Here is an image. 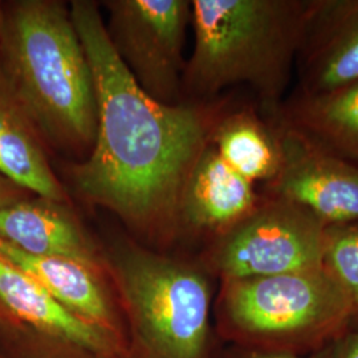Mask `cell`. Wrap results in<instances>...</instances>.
Instances as JSON below:
<instances>
[{
    "label": "cell",
    "mask_w": 358,
    "mask_h": 358,
    "mask_svg": "<svg viewBox=\"0 0 358 358\" xmlns=\"http://www.w3.org/2000/svg\"><path fill=\"white\" fill-rule=\"evenodd\" d=\"M69 11L90 59L99 106L92 154L72 171L77 190L133 224L174 217L213 124L195 106L159 103L143 92L93 1L75 0Z\"/></svg>",
    "instance_id": "6da1fadb"
},
{
    "label": "cell",
    "mask_w": 358,
    "mask_h": 358,
    "mask_svg": "<svg viewBox=\"0 0 358 358\" xmlns=\"http://www.w3.org/2000/svg\"><path fill=\"white\" fill-rule=\"evenodd\" d=\"M0 72L43 141L93 146L99 127L94 77L64 3H0Z\"/></svg>",
    "instance_id": "7a4b0ae2"
},
{
    "label": "cell",
    "mask_w": 358,
    "mask_h": 358,
    "mask_svg": "<svg viewBox=\"0 0 358 358\" xmlns=\"http://www.w3.org/2000/svg\"><path fill=\"white\" fill-rule=\"evenodd\" d=\"M313 0H192L182 80L196 96L250 84L272 115L284 101Z\"/></svg>",
    "instance_id": "3957f363"
},
{
    "label": "cell",
    "mask_w": 358,
    "mask_h": 358,
    "mask_svg": "<svg viewBox=\"0 0 358 358\" xmlns=\"http://www.w3.org/2000/svg\"><path fill=\"white\" fill-rule=\"evenodd\" d=\"M223 282L224 317L257 352L307 356L353 331L352 306L324 268Z\"/></svg>",
    "instance_id": "277c9868"
},
{
    "label": "cell",
    "mask_w": 358,
    "mask_h": 358,
    "mask_svg": "<svg viewBox=\"0 0 358 358\" xmlns=\"http://www.w3.org/2000/svg\"><path fill=\"white\" fill-rule=\"evenodd\" d=\"M122 292L142 340L157 358H205L211 294L190 266L129 251L117 262Z\"/></svg>",
    "instance_id": "5b68a950"
},
{
    "label": "cell",
    "mask_w": 358,
    "mask_h": 358,
    "mask_svg": "<svg viewBox=\"0 0 358 358\" xmlns=\"http://www.w3.org/2000/svg\"><path fill=\"white\" fill-rule=\"evenodd\" d=\"M325 230L306 208L264 194L248 217L219 236L211 262L223 282L322 268Z\"/></svg>",
    "instance_id": "8992f818"
},
{
    "label": "cell",
    "mask_w": 358,
    "mask_h": 358,
    "mask_svg": "<svg viewBox=\"0 0 358 358\" xmlns=\"http://www.w3.org/2000/svg\"><path fill=\"white\" fill-rule=\"evenodd\" d=\"M109 40L131 76L154 100L173 105L185 64L182 50L192 22L187 0H109Z\"/></svg>",
    "instance_id": "52a82bcc"
},
{
    "label": "cell",
    "mask_w": 358,
    "mask_h": 358,
    "mask_svg": "<svg viewBox=\"0 0 358 358\" xmlns=\"http://www.w3.org/2000/svg\"><path fill=\"white\" fill-rule=\"evenodd\" d=\"M276 122L282 169L266 194L306 208L325 227L358 222V165Z\"/></svg>",
    "instance_id": "ba28073f"
},
{
    "label": "cell",
    "mask_w": 358,
    "mask_h": 358,
    "mask_svg": "<svg viewBox=\"0 0 358 358\" xmlns=\"http://www.w3.org/2000/svg\"><path fill=\"white\" fill-rule=\"evenodd\" d=\"M292 96L324 94L358 80V0H313L296 59Z\"/></svg>",
    "instance_id": "9c48e42d"
},
{
    "label": "cell",
    "mask_w": 358,
    "mask_h": 358,
    "mask_svg": "<svg viewBox=\"0 0 358 358\" xmlns=\"http://www.w3.org/2000/svg\"><path fill=\"white\" fill-rule=\"evenodd\" d=\"M0 308L16 324L59 338L96 356L118 355L112 333L72 313L35 279L0 256Z\"/></svg>",
    "instance_id": "30bf717a"
},
{
    "label": "cell",
    "mask_w": 358,
    "mask_h": 358,
    "mask_svg": "<svg viewBox=\"0 0 358 358\" xmlns=\"http://www.w3.org/2000/svg\"><path fill=\"white\" fill-rule=\"evenodd\" d=\"M263 196L207 143L183 187L179 214L198 230L219 236L248 217Z\"/></svg>",
    "instance_id": "8fae6325"
},
{
    "label": "cell",
    "mask_w": 358,
    "mask_h": 358,
    "mask_svg": "<svg viewBox=\"0 0 358 358\" xmlns=\"http://www.w3.org/2000/svg\"><path fill=\"white\" fill-rule=\"evenodd\" d=\"M0 239L29 255L71 259L101 272L96 248L59 202L32 195L0 210Z\"/></svg>",
    "instance_id": "7c38bea8"
},
{
    "label": "cell",
    "mask_w": 358,
    "mask_h": 358,
    "mask_svg": "<svg viewBox=\"0 0 358 358\" xmlns=\"http://www.w3.org/2000/svg\"><path fill=\"white\" fill-rule=\"evenodd\" d=\"M0 256L35 279L72 313L113 332L115 313L100 282V273L71 259L29 255L1 239Z\"/></svg>",
    "instance_id": "4fadbf2b"
},
{
    "label": "cell",
    "mask_w": 358,
    "mask_h": 358,
    "mask_svg": "<svg viewBox=\"0 0 358 358\" xmlns=\"http://www.w3.org/2000/svg\"><path fill=\"white\" fill-rule=\"evenodd\" d=\"M44 141L0 72V173L31 194L63 203L64 189L44 152Z\"/></svg>",
    "instance_id": "5bb4252c"
},
{
    "label": "cell",
    "mask_w": 358,
    "mask_h": 358,
    "mask_svg": "<svg viewBox=\"0 0 358 358\" xmlns=\"http://www.w3.org/2000/svg\"><path fill=\"white\" fill-rule=\"evenodd\" d=\"M272 115L321 148L358 165V80L324 94L291 96Z\"/></svg>",
    "instance_id": "9a60e30c"
},
{
    "label": "cell",
    "mask_w": 358,
    "mask_h": 358,
    "mask_svg": "<svg viewBox=\"0 0 358 358\" xmlns=\"http://www.w3.org/2000/svg\"><path fill=\"white\" fill-rule=\"evenodd\" d=\"M210 143L238 174L266 186L278 177L282 164L280 130L276 120L266 122L252 110H239L211 125Z\"/></svg>",
    "instance_id": "2e32d148"
},
{
    "label": "cell",
    "mask_w": 358,
    "mask_h": 358,
    "mask_svg": "<svg viewBox=\"0 0 358 358\" xmlns=\"http://www.w3.org/2000/svg\"><path fill=\"white\" fill-rule=\"evenodd\" d=\"M322 268L346 294L353 310V331L358 328V222L325 230Z\"/></svg>",
    "instance_id": "e0dca14e"
},
{
    "label": "cell",
    "mask_w": 358,
    "mask_h": 358,
    "mask_svg": "<svg viewBox=\"0 0 358 358\" xmlns=\"http://www.w3.org/2000/svg\"><path fill=\"white\" fill-rule=\"evenodd\" d=\"M32 195L34 194L15 183L13 179L0 173V210L15 205L20 201H24Z\"/></svg>",
    "instance_id": "ac0fdd59"
},
{
    "label": "cell",
    "mask_w": 358,
    "mask_h": 358,
    "mask_svg": "<svg viewBox=\"0 0 358 358\" xmlns=\"http://www.w3.org/2000/svg\"><path fill=\"white\" fill-rule=\"evenodd\" d=\"M338 341L307 356H292V355H279V353H266V352L252 350L247 353L243 358H338Z\"/></svg>",
    "instance_id": "d6986e66"
},
{
    "label": "cell",
    "mask_w": 358,
    "mask_h": 358,
    "mask_svg": "<svg viewBox=\"0 0 358 358\" xmlns=\"http://www.w3.org/2000/svg\"><path fill=\"white\" fill-rule=\"evenodd\" d=\"M338 358H358V328L338 341Z\"/></svg>",
    "instance_id": "ffe728a7"
},
{
    "label": "cell",
    "mask_w": 358,
    "mask_h": 358,
    "mask_svg": "<svg viewBox=\"0 0 358 358\" xmlns=\"http://www.w3.org/2000/svg\"><path fill=\"white\" fill-rule=\"evenodd\" d=\"M15 324H16V322H13V321L7 316V313L0 308V334L7 332L8 329H11Z\"/></svg>",
    "instance_id": "44dd1931"
},
{
    "label": "cell",
    "mask_w": 358,
    "mask_h": 358,
    "mask_svg": "<svg viewBox=\"0 0 358 358\" xmlns=\"http://www.w3.org/2000/svg\"><path fill=\"white\" fill-rule=\"evenodd\" d=\"M0 3H1V1H0Z\"/></svg>",
    "instance_id": "7402d4cb"
}]
</instances>
